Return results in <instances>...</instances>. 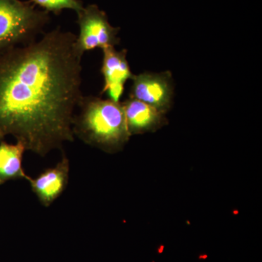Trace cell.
I'll use <instances>...</instances> for the list:
<instances>
[{
    "instance_id": "obj_1",
    "label": "cell",
    "mask_w": 262,
    "mask_h": 262,
    "mask_svg": "<svg viewBox=\"0 0 262 262\" xmlns=\"http://www.w3.org/2000/svg\"><path fill=\"white\" fill-rule=\"evenodd\" d=\"M76 38L58 27L0 55V140L13 136L41 157L75 140L72 120L84 96Z\"/></svg>"
},
{
    "instance_id": "obj_2",
    "label": "cell",
    "mask_w": 262,
    "mask_h": 262,
    "mask_svg": "<svg viewBox=\"0 0 262 262\" xmlns=\"http://www.w3.org/2000/svg\"><path fill=\"white\" fill-rule=\"evenodd\" d=\"M78 107L80 113L72 120L75 137L110 154L123 149L130 135L121 102L83 96Z\"/></svg>"
},
{
    "instance_id": "obj_3",
    "label": "cell",
    "mask_w": 262,
    "mask_h": 262,
    "mask_svg": "<svg viewBox=\"0 0 262 262\" xmlns=\"http://www.w3.org/2000/svg\"><path fill=\"white\" fill-rule=\"evenodd\" d=\"M49 21V13L30 1L0 0V55L37 40Z\"/></svg>"
},
{
    "instance_id": "obj_4",
    "label": "cell",
    "mask_w": 262,
    "mask_h": 262,
    "mask_svg": "<svg viewBox=\"0 0 262 262\" xmlns=\"http://www.w3.org/2000/svg\"><path fill=\"white\" fill-rule=\"evenodd\" d=\"M77 14L80 33L75 42V51L82 58L85 52L101 48H115L120 44L117 37L120 28L110 24L107 15L96 5H89Z\"/></svg>"
},
{
    "instance_id": "obj_5",
    "label": "cell",
    "mask_w": 262,
    "mask_h": 262,
    "mask_svg": "<svg viewBox=\"0 0 262 262\" xmlns=\"http://www.w3.org/2000/svg\"><path fill=\"white\" fill-rule=\"evenodd\" d=\"M129 98L139 100L166 114L171 107L173 82L170 72L134 75Z\"/></svg>"
},
{
    "instance_id": "obj_6",
    "label": "cell",
    "mask_w": 262,
    "mask_h": 262,
    "mask_svg": "<svg viewBox=\"0 0 262 262\" xmlns=\"http://www.w3.org/2000/svg\"><path fill=\"white\" fill-rule=\"evenodd\" d=\"M101 72L104 80L101 95L106 94L108 99L120 102L125 82L134 75L127 62L126 50L117 51L113 47L103 49Z\"/></svg>"
},
{
    "instance_id": "obj_7",
    "label": "cell",
    "mask_w": 262,
    "mask_h": 262,
    "mask_svg": "<svg viewBox=\"0 0 262 262\" xmlns=\"http://www.w3.org/2000/svg\"><path fill=\"white\" fill-rule=\"evenodd\" d=\"M70 169V160L63 155L56 166L46 169L36 178L28 177L27 181L43 206H51L64 192L69 182Z\"/></svg>"
},
{
    "instance_id": "obj_8",
    "label": "cell",
    "mask_w": 262,
    "mask_h": 262,
    "mask_svg": "<svg viewBox=\"0 0 262 262\" xmlns=\"http://www.w3.org/2000/svg\"><path fill=\"white\" fill-rule=\"evenodd\" d=\"M122 105L130 136L155 132L168 123L165 114L139 100L128 98Z\"/></svg>"
},
{
    "instance_id": "obj_9",
    "label": "cell",
    "mask_w": 262,
    "mask_h": 262,
    "mask_svg": "<svg viewBox=\"0 0 262 262\" xmlns=\"http://www.w3.org/2000/svg\"><path fill=\"white\" fill-rule=\"evenodd\" d=\"M26 150L23 144L16 141L9 144L0 140V185L10 180L26 179L29 176L22 166L24 154Z\"/></svg>"
},
{
    "instance_id": "obj_10",
    "label": "cell",
    "mask_w": 262,
    "mask_h": 262,
    "mask_svg": "<svg viewBox=\"0 0 262 262\" xmlns=\"http://www.w3.org/2000/svg\"><path fill=\"white\" fill-rule=\"evenodd\" d=\"M32 4L40 7L48 13L59 15L63 10H72L78 13L83 9V3L80 0H29Z\"/></svg>"
}]
</instances>
